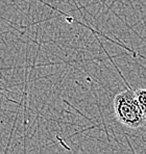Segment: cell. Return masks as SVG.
Returning <instances> with one entry per match:
<instances>
[{
    "label": "cell",
    "mask_w": 146,
    "mask_h": 154,
    "mask_svg": "<svg viewBox=\"0 0 146 154\" xmlns=\"http://www.w3.org/2000/svg\"><path fill=\"white\" fill-rule=\"evenodd\" d=\"M135 94H136L137 100L140 104L141 108L143 110V114L146 118V89H138L137 91H135Z\"/></svg>",
    "instance_id": "2"
},
{
    "label": "cell",
    "mask_w": 146,
    "mask_h": 154,
    "mask_svg": "<svg viewBox=\"0 0 146 154\" xmlns=\"http://www.w3.org/2000/svg\"><path fill=\"white\" fill-rule=\"evenodd\" d=\"M114 112L118 122L129 128H140L146 123L142 108L132 90H125L116 95L114 98Z\"/></svg>",
    "instance_id": "1"
}]
</instances>
